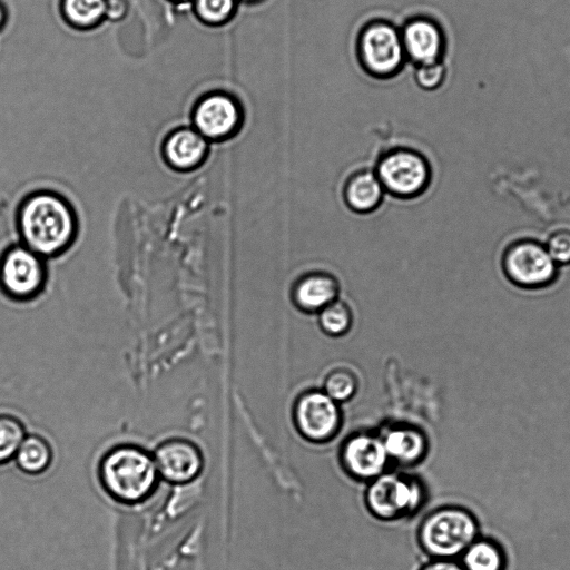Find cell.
Listing matches in <instances>:
<instances>
[{
    "label": "cell",
    "mask_w": 570,
    "mask_h": 570,
    "mask_svg": "<svg viewBox=\"0 0 570 570\" xmlns=\"http://www.w3.org/2000/svg\"><path fill=\"white\" fill-rule=\"evenodd\" d=\"M502 268L510 282L528 289L547 287L558 276V265L546 246L533 239L510 244L502 256Z\"/></svg>",
    "instance_id": "8992f818"
},
{
    "label": "cell",
    "mask_w": 570,
    "mask_h": 570,
    "mask_svg": "<svg viewBox=\"0 0 570 570\" xmlns=\"http://www.w3.org/2000/svg\"><path fill=\"white\" fill-rule=\"evenodd\" d=\"M342 459L356 478L372 479L382 474L389 460L383 440L371 434L352 436L344 445Z\"/></svg>",
    "instance_id": "4fadbf2b"
},
{
    "label": "cell",
    "mask_w": 570,
    "mask_h": 570,
    "mask_svg": "<svg viewBox=\"0 0 570 570\" xmlns=\"http://www.w3.org/2000/svg\"><path fill=\"white\" fill-rule=\"evenodd\" d=\"M207 151V139L195 128H181L173 131L163 146L166 163L180 171L191 170L199 166Z\"/></svg>",
    "instance_id": "5bb4252c"
},
{
    "label": "cell",
    "mask_w": 570,
    "mask_h": 570,
    "mask_svg": "<svg viewBox=\"0 0 570 570\" xmlns=\"http://www.w3.org/2000/svg\"><path fill=\"white\" fill-rule=\"evenodd\" d=\"M239 2H245V3H249V4H253V3H256L261 0H238Z\"/></svg>",
    "instance_id": "f1b7e54d"
},
{
    "label": "cell",
    "mask_w": 570,
    "mask_h": 570,
    "mask_svg": "<svg viewBox=\"0 0 570 570\" xmlns=\"http://www.w3.org/2000/svg\"><path fill=\"white\" fill-rule=\"evenodd\" d=\"M338 283L330 274L311 273L296 283L293 292L295 304L304 312L318 313L337 299Z\"/></svg>",
    "instance_id": "9a60e30c"
},
{
    "label": "cell",
    "mask_w": 570,
    "mask_h": 570,
    "mask_svg": "<svg viewBox=\"0 0 570 570\" xmlns=\"http://www.w3.org/2000/svg\"><path fill=\"white\" fill-rule=\"evenodd\" d=\"M18 228L24 246L40 256L66 250L77 234V219L69 203L51 191L28 196L18 210Z\"/></svg>",
    "instance_id": "6da1fadb"
},
{
    "label": "cell",
    "mask_w": 570,
    "mask_h": 570,
    "mask_svg": "<svg viewBox=\"0 0 570 570\" xmlns=\"http://www.w3.org/2000/svg\"><path fill=\"white\" fill-rule=\"evenodd\" d=\"M158 474L173 483L194 480L203 466L198 448L190 441L175 439L161 443L154 456Z\"/></svg>",
    "instance_id": "7c38bea8"
},
{
    "label": "cell",
    "mask_w": 570,
    "mask_h": 570,
    "mask_svg": "<svg viewBox=\"0 0 570 570\" xmlns=\"http://www.w3.org/2000/svg\"><path fill=\"white\" fill-rule=\"evenodd\" d=\"M375 174L384 189L399 198H413L422 194L431 180L426 158L410 148H394L377 163Z\"/></svg>",
    "instance_id": "5b68a950"
},
{
    "label": "cell",
    "mask_w": 570,
    "mask_h": 570,
    "mask_svg": "<svg viewBox=\"0 0 570 570\" xmlns=\"http://www.w3.org/2000/svg\"><path fill=\"white\" fill-rule=\"evenodd\" d=\"M24 438V429L18 419L0 415V464L16 456Z\"/></svg>",
    "instance_id": "603a6c76"
},
{
    "label": "cell",
    "mask_w": 570,
    "mask_h": 570,
    "mask_svg": "<svg viewBox=\"0 0 570 570\" xmlns=\"http://www.w3.org/2000/svg\"><path fill=\"white\" fill-rule=\"evenodd\" d=\"M62 13L73 27L87 29L97 26L107 12V0H62Z\"/></svg>",
    "instance_id": "ffe728a7"
},
{
    "label": "cell",
    "mask_w": 570,
    "mask_h": 570,
    "mask_svg": "<svg viewBox=\"0 0 570 570\" xmlns=\"http://www.w3.org/2000/svg\"><path fill=\"white\" fill-rule=\"evenodd\" d=\"M46 281L45 263L40 255L18 245L8 248L0 258V287L19 301L37 296Z\"/></svg>",
    "instance_id": "52a82bcc"
},
{
    "label": "cell",
    "mask_w": 570,
    "mask_h": 570,
    "mask_svg": "<svg viewBox=\"0 0 570 570\" xmlns=\"http://www.w3.org/2000/svg\"><path fill=\"white\" fill-rule=\"evenodd\" d=\"M382 440L389 458H393L402 463L415 462L426 451V440L423 433L414 429H392Z\"/></svg>",
    "instance_id": "ac0fdd59"
},
{
    "label": "cell",
    "mask_w": 570,
    "mask_h": 570,
    "mask_svg": "<svg viewBox=\"0 0 570 570\" xmlns=\"http://www.w3.org/2000/svg\"><path fill=\"white\" fill-rule=\"evenodd\" d=\"M460 562L465 570H507L508 557L499 541L479 535L462 553Z\"/></svg>",
    "instance_id": "e0dca14e"
},
{
    "label": "cell",
    "mask_w": 570,
    "mask_h": 570,
    "mask_svg": "<svg viewBox=\"0 0 570 570\" xmlns=\"http://www.w3.org/2000/svg\"><path fill=\"white\" fill-rule=\"evenodd\" d=\"M446 68L443 61L414 67L415 83L423 90L438 89L444 81Z\"/></svg>",
    "instance_id": "d4e9b609"
},
{
    "label": "cell",
    "mask_w": 570,
    "mask_h": 570,
    "mask_svg": "<svg viewBox=\"0 0 570 570\" xmlns=\"http://www.w3.org/2000/svg\"><path fill=\"white\" fill-rule=\"evenodd\" d=\"M7 13L4 7L0 3V30L4 26Z\"/></svg>",
    "instance_id": "83f0119b"
},
{
    "label": "cell",
    "mask_w": 570,
    "mask_h": 570,
    "mask_svg": "<svg viewBox=\"0 0 570 570\" xmlns=\"http://www.w3.org/2000/svg\"><path fill=\"white\" fill-rule=\"evenodd\" d=\"M244 112L238 100L224 91L204 96L193 111L195 129L206 139L224 140L240 128Z\"/></svg>",
    "instance_id": "9c48e42d"
},
{
    "label": "cell",
    "mask_w": 570,
    "mask_h": 570,
    "mask_svg": "<svg viewBox=\"0 0 570 570\" xmlns=\"http://www.w3.org/2000/svg\"><path fill=\"white\" fill-rule=\"evenodd\" d=\"M14 458L24 473L38 475L49 469L52 462V450L43 438L30 435L24 438Z\"/></svg>",
    "instance_id": "d6986e66"
},
{
    "label": "cell",
    "mask_w": 570,
    "mask_h": 570,
    "mask_svg": "<svg viewBox=\"0 0 570 570\" xmlns=\"http://www.w3.org/2000/svg\"><path fill=\"white\" fill-rule=\"evenodd\" d=\"M420 570H465L456 559H432Z\"/></svg>",
    "instance_id": "4316f807"
},
{
    "label": "cell",
    "mask_w": 570,
    "mask_h": 570,
    "mask_svg": "<svg viewBox=\"0 0 570 570\" xmlns=\"http://www.w3.org/2000/svg\"><path fill=\"white\" fill-rule=\"evenodd\" d=\"M355 390V379L346 371H334L325 380L324 392L335 402L348 400Z\"/></svg>",
    "instance_id": "cb8c5ba5"
},
{
    "label": "cell",
    "mask_w": 570,
    "mask_h": 570,
    "mask_svg": "<svg viewBox=\"0 0 570 570\" xmlns=\"http://www.w3.org/2000/svg\"><path fill=\"white\" fill-rule=\"evenodd\" d=\"M356 52L363 70L375 79L396 76L407 62L400 28L384 19L370 20L361 28Z\"/></svg>",
    "instance_id": "277c9868"
},
{
    "label": "cell",
    "mask_w": 570,
    "mask_h": 570,
    "mask_svg": "<svg viewBox=\"0 0 570 570\" xmlns=\"http://www.w3.org/2000/svg\"><path fill=\"white\" fill-rule=\"evenodd\" d=\"M479 535L476 515L461 505L434 510L420 528V543L432 559H458Z\"/></svg>",
    "instance_id": "3957f363"
},
{
    "label": "cell",
    "mask_w": 570,
    "mask_h": 570,
    "mask_svg": "<svg viewBox=\"0 0 570 570\" xmlns=\"http://www.w3.org/2000/svg\"><path fill=\"white\" fill-rule=\"evenodd\" d=\"M295 421L304 438L325 441L334 435L340 425L338 406L325 392H308L297 401Z\"/></svg>",
    "instance_id": "8fae6325"
},
{
    "label": "cell",
    "mask_w": 570,
    "mask_h": 570,
    "mask_svg": "<svg viewBox=\"0 0 570 570\" xmlns=\"http://www.w3.org/2000/svg\"><path fill=\"white\" fill-rule=\"evenodd\" d=\"M238 3V0H193L197 18L212 27L227 23L235 16Z\"/></svg>",
    "instance_id": "44dd1931"
},
{
    "label": "cell",
    "mask_w": 570,
    "mask_h": 570,
    "mask_svg": "<svg viewBox=\"0 0 570 570\" xmlns=\"http://www.w3.org/2000/svg\"><path fill=\"white\" fill-rule=\"evenodd\" d=\"M158 470L153 456L142 449L124 444L101 459L99 476L104 489L121 503H138L155 490Z\"/></svg>",
    "instance_id": "7a4b0ae2"
},
{
    "label": "cell",
    "mask_w": 570,
    "mask_h": 570,
    "mask_svg": "<svg viewBox=\"0 0 570 570\" xmlns=\"http://www.w3.org/2000/svg\"><path fill=\"white\" fill-rule=\"evenodd\" d=\"M170 1H174V2H179V3H185V2H189V1H193V0H170Z\"/></svg>",
    "instance_id": "f546056e"
},
{
    "label": "cell",
    "mask_w": 570,
    "mask_h": 570,
    "mask_svg": "<svg viewBox=\"0 0 570 570\" xmlns=\"http://www.w3.org/2000/svg\"><path fill=\"white\" fill-rule=\"evenodd\" d=\"M400 31L407 62L417 67L443 61L446 39L434 19L424 16L410 18Z\"/></svg>",
    "instance_id": "30bf717a"
},
{
    "label": "cell",
    "mask_w": 570,
    "mask_h": 570,
    "mask_svg": "<svg viewBox=\"0 0 570 570\" xmlns=\"http://www.w3.org/2000/svg\"><path fill=\"white\" fill-rule=\"evenodd\" d=\"M544 246L558 266L570 264V230L554 232Z\"/></svg>",
    "instance_id": "484cf974"
},
{
    "label": "cell",
    "mask_w": 570,
    "mask_h": 570,
    "mask_svg": "<svg viewBox=\"0 0 570 570\" xmlns=\"http://www.w3.org/2000/svg\"><path fill=\"white\" fill-rule=\"evenodd\" d=\"M423 497L420 483L397 473L381 474L366 493L370 510L381 519H393L412 511Z\"/></svg>",
    "instance_id": "ba28073f"
},
{
    "label": "cell",
    "mask_w": 570,
    "mask_h": 570,
    "mask_svg": "<svg viewBox=\"0 0 570 570\" xmlns=\"http://www.w3.org/2000/svg\"><path fill=\"white\" fill-rule=\"evenodd\" d=\"M353 316L350 306L340 299H335L318 312L321 328L331 336L345 334L352 325Z\"/></svg>",
    "instance_id": "7402d4cb"
},
{
    "label": "cell",
    "mask_w": 570,
    "mask_h": 570,
    "mask_svg": "<svg viewBox=\"0 0 570 570\" xmlns=\"http://www.w3.org/2000/svg\"><path fill=\"white\" fill-rule=\"evenodd\" d=\"M384 189L375 171L361 170L352 175L344 188L346 205L354 212L366 214L376 209Z\"/></svg>",
    "instance_id": "2e32d148"
}]
</instances>
